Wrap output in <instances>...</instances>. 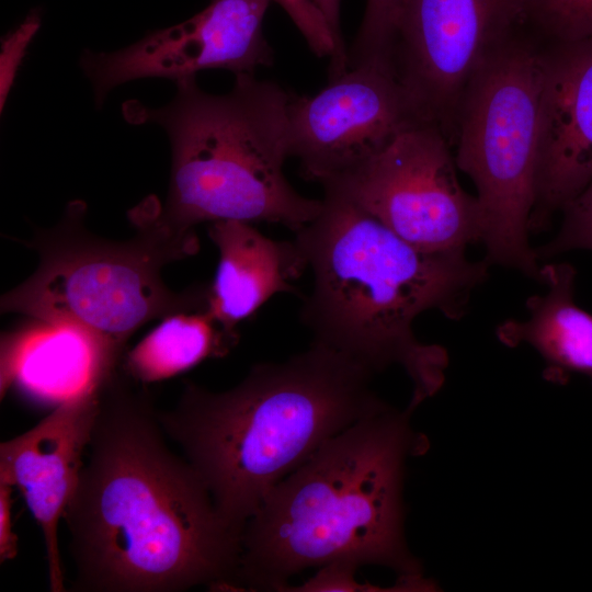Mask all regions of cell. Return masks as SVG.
<instances>
[{"label":"cell","mask_w":592,"mask_h":592,"mask_svg":"<svg viewBox=\"0 0 592 592\" xmlns=\"http://www.w3.org/2000/svg\"><path fill=\"white\" fill-rule=\"evenodd\" d=\"M119 367L100 387L89 457L64 512L84 592L237 590L242 532L162 437L145 389Z\"/></svg>","instance_id":"cell-1"},{"label":"cell","mask_w":592,"mask_h":592,"mask_svg":"<svg viewBox=\"0 0 592 592\" xmlns=\"http://www.w3.org/2000/svg\"><path fill=\"white\" fill-rule=\"evenodd\" d=\"M323 193L317 217L295 231L312 274L300 321L312 342L374 374L400 366L414 410L441 389L448 365L444 348L415 337L414 320L428 310L463 317L490 263L473 262L465 251H422L341 191L323 186Z\"/></svg>","instance_id":"cell-2"},{"label":"cell","mask_w":592,"mask_h":592,"mask_svg":"<svg viewBox=\"0 0 592 592\" xmlns=\"http://www.w3.org/2000/svg\"><path fill=\"white\" fill-rule=\"evenodd\" d=\"M374 373L311 342L282 362H261L234 388L214 392L185 382L174 408L157 411L236 530L271 490L327 441L383 409Z\"/></svg>","instance_id":"cell-3"},{"label":"cell","mask_w":592,"mask_h":592,"mask_svg":"<svg viewBox=\"0 0 592 592\" xmlns=\"http://www.w3.org/2000/svg\"><path fill=\"white\" fill-rule=\"evenodd\" d=\"M412 411L362 419L271 490L244 525L237 590L283 591L295 573L337 562L422 577L403 534L406 462L425 447Z\"/></svg>","instance_id":"cell-4"},{"label":"cell","mask_w":592,"mask_h":592,"mask_svg":"<svg viewBox=\"0 0 592 592\" xmlns=\"http://www.w3.org/2000/svg\"><path fill=\"white\" fill-rule=\"evenodd\" d=\"M175 83V96L162 107L123 105L126 121L156 123L170 139V184L160 209L169 226L189 234L204 221H266L297 231L317 217L322 200L299 194L283 171L292 93L254 73L236 75L225 94L203 91L196 76Z\"/></svg>","instance_id":"cell-5"},{"label":"cell","mask_w":592,"mask_h":592,"mask_svg":"<svg viewBox=\"0 0 592 592\" xmlns=\"http://www.w3.org/2000/svg\"><path fill=\"white\" fill-rule=\"evenodd\" d=\"M150 196L129 210L132 239L112 241L90 234L82 201L67 205L61 220L31 247L39 265L1 297V312L78 326L123 356L129 337L148 321L209 306V285L183 292L162 281V267L198 252L195 232L175 231Z\"/></svg>","instance_id":"cell-6"},{"label":"cell","mask_w":592,"mask_h":592,"mask_svg":"<svg viewBox=\"0 0 592 592\" xmlns=\"http://www.w3.org/2000/svg\"><path fill=\"white\" fill-rule=\"evenodd\" d=\"M515 36L465 87L453 119L455 163L474 182L489 263L540 282L528 229L536 203L544 53ZM453 132V130H452Z\"/></svg>","instance_id":"cell-7"},{"label":"cell","mask_w":592,"mask_h":592,"mask_svg":"<svg viewBox=\"0 0 592 592\" xmlns=\"http://www.w3.org/2000/svg\"><path fill=\"white\" fill-rule=\"evenodd\" d=\"M444 133L419 124L400 133L332 186L411 246L426 252L465 251L481 240L476 196L466 193Z\"/></svg>","instance_id":"cell-8"},{"label":"cell","mask_w":592,"mask_h":592,"mask_svg":"<svg viewBox=\"0 0 592 592\" xmlns=\"http://www.w3.org/2000/svg\"><path fill=\"white\" fill-rule=\"evenodd\" d=\"M527 22V0H407L389 65L415 118L453 130L477 69Z\"/></svg>","instance_id":"cell-9"},{"label":"cell","mask_w":592,"mask_h":592,"mask_svg":"<svg viewBox=\"0 0 592 592\" xmlns=\"http://www.w3.org/2000/svg\"><path fill=\"white\" fill-rule=\"evenodd\" d=\"M419 124L390 67L352 68L312 96L292 93L288 152L305 178L322 185Z\"/></svg>","instance_id":"cell-10"},{"label":"cell","mask_w":592,"mask_h":592,"mask_svg":"<svg viewBox=\"0 0 592 592\" xmlns=\"http://www.w3.org/2000/svg\"><path fill=\"white\" fill-rule=\"evenodd\" d=\"M272 0H210L190 20L148 34L112 53L84 50L80 66L90 79L96 104L115 87L140 78L175 82L204 69L254 73L273 65L263 34Z\"/></svg>","instance_id":"cell-11"},{"label":"cell","mask_w":592,"mask_h":592,"mask_svg":"<svg viewBox=\"0 0 592 592\" xmlns=\"http://www.w3.org/2000/svg\"><path fill=\"white\" fill-rule=\"evenodd\" d=\"M101 385L64 401L35 426L0 444V482L20 490L42 530L53 592L66 590L58 524L84 466Z\"/></svg>","instance_id":"cell-12"},{"label":"cell","mask_w":592,"mask_h":592,"mask_svg":"<svg viewBox=\"0 0 592 592\" xmlns=\"http://www.w3.org/2000/svg\"><path fill=\"white\" fill-rule=\"evenodd\" d=\"M544 53L536 203L542 227L592 181V37L557 42Z\"/></svg>","instance_id":"cell-13"},{"label":"cell","mask_w":592,"mask_h":592,"mask_svg":"<svg viewBox=\"0 0 592 592\" xmlns=\"http://www.w3.org/2000/svg\"><path fill=\"white\" fill-rule=\"evenodd\" d=\"M1 338V399L16 388L39 405L57 407L98 387L121 366L89 331L66 322L30 318Z\"/></svg>","instance_id":"cell-14"},{"label":"cell","mask_w":592,"mask_h":592,"mask_svg":"<svg viewBox=\"0 0 592 592\" xmlns=\"http://www.w3.org/2000/svg\"><path fill=\"white\" fill-rule=\"evenodd\" d=\"M207 234L219 252L209 309L224 325L236 328L274 295L297 293L293 281L308 264L296 239L275 240L239 220L214 221Z\"/></svg>","instance_id":"cell-15"},{"label":"cell","mask_w":592,"mask_h":592,"mask_svg":"<svg viewBox=\"0 0 592 592\" xmlns=\"http://www.w3.org/2000/svg\"><path fill=\"white\" fill-rule=\"evenodd\" d=\"M574 269L567 263L540 267L544 294L527 299V317L509 319L497 329L499 340L534 348L550 371L592 377V315L573 299Z\"/></svg>","instance_id":"cell-16"},{"label":"cell","mask_w":592,"mask_h":592,"mask_svg":"<svg viewBox=\"0 0 592 592\" xmlns=\"http://www.w3.org/2000/svg\"><path fill=\"white\" fill-rule=\"evenodd\" d=\"M236 328L224 325L209 306L168 315L123 355L132 379L149 384L174 377L208 358L226 356L238 343Z\"/></svg>","instance_id":"cell-17"},{"label":"cell","mask_w":592,"mask_h":592,"mask_svg":"<svg viewBox=\"0 0 592 592\" xmlns=\"http://www.w3.org/2000/svg\"><path fill=\"white\" fill-rule=\"evenodd\" d=\"M407 0H367L364 16L350 49L348 69L388 65L389 49Z\"/></svg>","instance_id":"cell-18"},{"label":"cell","mask_w":592,"mask_h":592,"mask_svg":"<svg viewBox=\"0 0 592 592\" xmlns=\"http://www.w3.org/2000/svg\"><path fill=\"white\" fill-rule=\"evenodd\" d=\"M527 22L555 43L592 37V0H527Z\"/></svg>","instance_id":"cell-19"},{"label":"cell","mask_w":592,"mask_h":592,"mask_svg":"<svg viewBox=\"0 0 592 592\" xmlns=\"http://www.w3.org/2000/svg\"><path fill=\"white\" fill-rule=\"evenodd\" d=\"M562 210L565 219L559 234L536 251L538 258L572 249L592 250V181Z\"/></svg>","instance_id":"cell-20"},{"label":"cell","mask_w":592,"mask_h":592,"mask_svg":"<svg viewBox=\"0 0 592 592\" xmlns=\"http://www.w3.org/2000/svg\"><path fill=\"white\" fill-rule=\"evenodd\" d=\"M288 14L306 39L311 52L318 57H329L335 53V44L328 23L311 0H272Z\"/></svg>","instance_id":"cell-21"},{"label":"cell","mask_w":592,"mask_h":592,"mask_svg":"<svg viewBox=\"0 0 592 592\" xmlns=\"http://www.w3.org/2000/svg\"><path fill=\"white\" fill-rule=\"evenodd\" d=\"M37 13H31L15 30L1 42L0 55V107L5 104L16 71L22 62L29 44L39 29Z\"/></svg>","instance_id":"cell-22"},{"label":"cell","mask_w":592,"mask_h":592,"mask_svg":"<svg viewBox=\"0 0 592 592\" xmlns=\"http://www.w3.org/2000/svg\"><path fill=\"white\" fill-rule=\"evenodd\" d=\"M326 19L335 44V53L330 60L329 80L337 79L348 70V49L340 26V2L341 0H311Z\"/></svg>","instance_id":"cell-23"},{"label":"cell","mask_w":592,"mask_h":592,"mask_svg":"<svg viewBox=\"0 0 592 592\" xmlns=\"http://www.w3.org/2000/svg\"><path fill=\"white\" fill-rule=\"evenodd\" d=\"M12 490L9 483L0 482V562L13 559L18 554V536L13 532Z\"/></svg>","instance_id":"cell-24"}]
</instances>
